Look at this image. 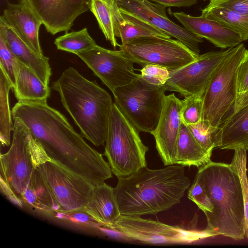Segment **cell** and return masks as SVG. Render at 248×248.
<instances>
[{
	"instance_id": "7",
	"label": "cell",
	"mask_w": 248,
	"mask_h": 248,
	"mask_svg": "<svg viewBox=\"0 0 248 248\" xmlns=\"http://www.w3.org/2000/svg\"><path fill=\"white\" fill-rule=\"evenodd\" d=\"M13 120L12 145L6 153L0 155L1 190L13 202L22 207L25 192L36 167L28 148V130L19 119Z\"/></svg>"
},
{
	"instance_id": "12",
	"label": "cell",
	"mask_w": 248,
	"mask_h": 248,
	"mask_svg": "<svg viewBox=\"0 0 248 248\" xmlns=\"http://www.w3.org/2000/svg\"><path fill=\"white\" fill-rule=\"evenodd\" d=\"M80 58L112 93L138 78L135 72V62L123 50H111L98 45L78 53Z\"/></svg>"
},
{
	"instance_id": "30",
	"label": "cell",
	"mask_w": 248,
	"mask_h": 248,
	"mask_svg": "<svg viewBox=\"0 0 248 248\" xmlns=\"http://www.w3.org/2000/svg\"><path fill=\"white\" fill-rule=\"evenodd\" d=\"M187 125L200 146L208 154L212 155L213 150L217 147V136L219 127L212 125L209 121L205 119Z\"/></svg>"
},
{
	"instance_id": "25",
	"label": "cell",
	"mask_w": 248,
	"mask_h": 248,
	"mask_svg": "<svg viewBox=\"0 0 248 248\" xmlns=\"http://www.w3.org/2000/svg\"><path fill=\"white\" fill-rule=\"evenodd\" d=\"M23 203L36 209L50 212L59 208L36 168L23 196Z\"/></svg>"
},
{
	"instance_id": "17",
	"label": "cell",
	"mask_w": 248,
	"mask_h": 248,
	"mask_svg": "<svg viewBox=\"0 0 248 248\" xmlns=\"http://www.w3.org/2000/svg\"><path fill=\"white\" fill-rule=\"evenodd\" d=\"M1 16L30 48L38 55L44 56L39 41L43 23L27 5L21 0L16 3L7 1Z\"/></svg>"
},
{
	"instance_id": "8",
	"label": "cell",
	"mask_w": 248,
	"mask_h": 248,
	"mask_svg": "<svg viewBox=\"0 0 248 248\" xmlns=\"http://www.w3.org/2000/svg\"><path fill=\"white\" fill-rule=\"evenodd\" d=\"M246 50L242 43L231 47L205 89L202 119L208 120L214 126H220L235 102L236 71Z\"/></svg>"
},
{
	"instance_id": "32",
	"label": "cell",
	"mask_w": 248,
	"mask_h": 248,
	"mask_svg": "<svg viewBox=\"0 0 248 248\" xmlns=\"http://www.w3.org/2000/svg\"><path fill=\"white\" fill-rule=\"evenodd\" d=\"M204 93L192 95L182 100L181 119L187 125L196 124L202 119Z\"/></svg>"
},
{
	"instance_id": "35",
	"label": "cell",
	"mask_w": 248,
	"mask_h": 248,
	"mask_svg": "<svg viewBox=\"0 0 248 248\" xmlns=\"http://www.w3.org/2000/svg\"><path fill=\"white\" fill-rule=\"evenodd\" d=\"M140 72V75L145 80L155 85H164L170 77L168 69L156 65H145Z\"/></svg>"
},
{
	"instance_id": "19",
	"label": "cell",
	"mask_w": 248,
	"mask_h": 248,
	"mask_svg": "<svg viewBox=\"0 0 248 248\" xmlns=\"http://www.w3.org/2000/svg\"><path fill=\"white\" fill-rule=\"evenodd\" d=\"M0 35L17 59L31 69L46 85L51 76L49 58L40 56L30 48L0 17Z\"/></svg>"
},
{
	"instance_id": "5",
	"label": "cell",
	"mask_w": 248,
	"mask_h": 248,
	"mask_svg": "<svg viewBox=\"0 0 248 248\" xmlns=\"http://www.w3.org/2000/svg\"><path fill=\"white\" fill-rule=\"evenodd\" d=\"M139 131L118 106L113 103L108 128L104 155L112 172L124 178L147 166L149 148L141 141Z\"/></svg>"
},
{
	"instance_id": "31",
	"label": "cell",
	"mask_w": 248,
	"mask_h": 248,
	"mask_svg": "<svg viewBox=\"0 0 248 248\" xmlns=\"http://www.w3.org/2000/svg\"><path fill=\"white\" fill-rule=\"evenodd\" d=\"M234 151V155L231 164L235 169L241 184L245 216V236L248 239V178L247 151L242 148H237Z\"/></svg>"
},
{
	"instance_id": "20",
	"label": "cell",
	"mask_w": 248,
	"mask_h": 248,
	"mask_svg": "<svg viewBox=\"0 0 248 248\" xmlns=\"http://www.w3.org/2000/svg\"><path fill=\"white\" fill-rule=\"evenodd\" d=\"M114 27L115 36L121 39V45L140 37L171 38L167 33L141 17L120 8L118 1L114 8Z\"/></svg>"
},
{
	"instance_id": "13",
	"label": "cell",
	"mask_w": 248,
	"mask_h": 248,
	"mask_svg": "<svg viewBox=\"0 0 248 248\" xmlns=\"http://www.w3.org/2000/svg\"><path fill=\"white\" fill-rule=\"evenodd\" d=\"M231 48L199 55L195 60L183 67L169 71V78L164 85L166 91L177 92L185 97L204 93L212 76Z\"/></svg>"
},
{
	"instance_id": "1",
	"label": "cell",
	"mask_w": 248,
	"mask_h": 248,
	"mask_svg": "<svg viewBox=\"0 0 248 248\" xmlns=\"http://www.w3.org/2000/svg\"><path fill=\"white\" fill-rule=\"evenodd\" d=\"M51 161L86 179L94 186L112 177L102 155L91 147L66 117L47 101H18L12 110Z\"/></svg>"
},
{
	"instance_id": "29",
	"label": "cell",
	"mask_w": 248,
	"mask_h": 248,
	"mask_svg": "<svg viewBox=\"0 0 248 248\" xmlns=\"http://www.w3.org/2000/svg\"><path fill=\"white\" fill-rule=\"evenodd\" d=\"M54 44L58 49L76 55L89 50L97 45L86 28L78 31L65 32L56 38Z\"/></svg>"
},
{
	"instance_id": "15",
	"label": "cell",
	"mask_w": 248,
	"mask_h": 248,
	"mask_svg": "<svg viewBox=\"0 0 248 248\" xmlns=\"http://www.w3.org/2000/svg\"><path fill=\"white\" fill-rule=\"evenodd\" d=\"M118 3L120 8L141 17L200 55L199 46L203 38L171 21L167 16L165 6L148 0H118Z\"/></svg>"
},
{
	"instance_id": "28",
	"label": "cell",
	"mask_w": 248,
	"mask_h": 248,
	"mask_svg": "<svg viewBox=\"0 0 248 248\" xmlns=\"http://www.w3.org/2000/svg\"><path fill=\"white\" fill-rule=\"evenodd\" d=\"M12 86L3 70L0 68V140L3 146L10 145V134L14 124L9 101Z\"/></svg>"
},
{
	"instance_id": "6",
	"label": "cell",
	"mask_w": 248,
	"mask_h": 248,
	"mask_svg": "<svg viewBox=\"0 0 248 248\" xmlns=\"http://www.w3.org/2000/svg\"><path fill=\"white\" fill-rule=\"evenodd\" d=\"M166 88L149 83L140 76L116 88L115 103L139 132L151 133L156 127L165 99Z\"/></svg>"
},
{
	"instance_id": "27",
	"label": "cell",
	"mask_w": 248,
	"mask_h": 248,
	"mask_svg": "<svg viewBox=\"0 0 248 248\" xmlns=\"http://www.w3.org/2000/svg\"><path fill=\"white\" fill-rule=\"evenodd\" d=\"M118 0H89V8L94 16L106 40L114 48L120 46L114 31V8Z\"/></svg>"
},
{
	"instance_id": "33",
	"label": "cell",
	"mask_w": 248,
	"mask_h": 248,
	"mask_svg": "<svg viewBox=\"0 0 248 248\" xmlns=\"http://www.w3.org/2000/svg\"><path fill=\"white\" fill-rule=\"evenodd\" d=\"M18 60L0 35V68L11 83L12 89L15 86Z\"/></svg>"
},
{
	"instance_id": "9",
	"label": "cell",
	"mask_w": 248,
	"mask_h": 248,
	"mask_svg": "<svg viewBox=\"0 0 248 248\" xmlns=\"http://www.w3.org/2000/svg\"><path fill=\"white\" fill-rule=\"evenodd\" d=\"M113 229L129 239L152 244H188L218 235L216 232L206 229L191 230L138 216L121 215Z\"/></svg>"
},
{
	"instance_id": "37",
	"label": "cell",
	"mask_w": 248,
	"mask_h": 248,
	"mask_svg": "<svg viewBox=\"0 0 248 248\" xmlns=\"http://www.w3.org/2000/svg\"><path fill=\"white\" fill-rule=\"evenodd\" d=\"M206 7L227 8L248 16V0H210Z\"/></svg>"
},
{
	"instance_id": "4",
	"label": "cell",
	"mask_w": 248,
	"mask_h": 248,
	"mask_svg": "<svg viewBox=\"0 0 248 248\" xmlns=\"http://www.w3.org/2000/svg\"><path fill=\"white\" fill-rule=\"evenodd\" d=\"M195 179L212 205L205 229L236 241L245 236L243 198L239 177L232 164L211 160L198 168Z\"/></svg>"
},
{
	"instance_id": "23",
	"label": "cell",
	"mask_w": 248,
	"mask_h": 248,
	"mask_svg": "<svg viewBox=\"0 0 248 248\" xmlns=\"http://www.w3.org/2000/svg\"><path fill=\"white\" fill-rule=\"evenodd\" d=\"M211 156L200 146L188 125L182 120L172 157L173 165L199 168L210 161Z\"/></svg>"
},
{
	"instance_id": "11",
	"label": "cell",
	"mask_w": 248,
	"mask_h": 248,
	"mask_svg": "<svg viewBox=\"0 0 248 248\" xmlns=\"http://www.w3.org/2000/svg\"><path fill=\"white\" fill-rule=\"evenodd\" d=\"M37 168L59 211L69 213L84 209L94 188L92 184L51 161H46Z\"/></svg>"
},
{
	"instance_id": "34",
	"label": "cell",
	"mask_w": 248,
	"mask_h": 248,
	"mask_svg": "<svg viewBox=\"0 0 248 248\" xmlns=\"http://www.w3.org/2000/svg\"><path fill=\"white\" fill-rule=\"evenodd\" d=\"M188 198L202 210L206 217L212 212V205L203 187L197 180H194L189 187Z\"/></svg>"
},
{
	"instance_id": "16",
	"label": "cell",
	"mask_w": 248,
	"mask_h": 248,
	"mask_svg": "<svg viewBox=\"0 0 248 248\" xmlns=\"http://www.w3.org/2000/svg\"><path fill=\"white\" fill-rule=\"evenodd\" d=\"M182 100L174 93L166 96L157 125L151 133L165 166L173 165L172 157L182 122Z\"/></svg>"
},
{
	"instance_id": "40",
	"label": "cell",
	"mask_w": 248,
	"mask_h": 248,
	"mask_svg": "<svg viewBox=\"0 0 248 248\" xmlns=\"http://www.w3.org/2000/svg\"><path fill=\"white\" fill-rule=\"evenodd\" d=\"M247 105H248V92L236 97L235 102L232 106V112H236Z\"/></svg>"
},
{
	"instance_id": "36",
	"label": "cell",
	"mask_w": 248,
	"mask_h": 248,
	"mask_svg": "<svg viewBox=\"0 0 248 248\" xmlns=\"http://www.w3.org/2000/svg\"><path fill=\"white\" fill-rule=\"evenodd\" d=\"M237 97L248 92V49L240 62L236 71Z\"/></svg>"
},
{
	"instance_id": "18",
	"label": "cell",
	"mask_w": 248,
	"mask_h": 248,
	"mask_svg": "<svg viewBox=\"0 0 248 248\" xmlns=\"http://www.w3.org/2000/svg\"><path fill=\"white\" fill-rule=\"evenodd\" d=\"M173 16L186 30L205 38L221 48L234 47L243 41L237 33L220 23L202 16H194L184 12H175Z\"/></svg>"
},
{
	"instance_id": "41",
	"label": "cell",
	"mask_w": 248,
	"mask_h": 248,
	"mask_svg": "<svg viewBox=\"0 0 248 248\" xmlns=\"http://www.w3.org/2000/svg\"></svg>"
},
{
	"instance_id": "14",
	"label": "cell",
	"mask_w": 248,
	"mask_h": 248,
	"mask_svg": "<svg viewBox=\"0 0 248 248\" xmlns=\"http://www.w3.org/2000/svg\"><path fill=\"white\" fill-rule=\"evenodd\" d=\"M52 35L71 29L75 19L89 10V0H20Z\"/></svg>"
},
{
	"instance_id": "2",
	"label": "cell",
	"mask_w": 248,
	"mask_h": 248,
	"mask_svg": "<svg viewBox=\"0 0 248 248\" xmlns=\"http://www.w3.org/2000/svg\"><path fill=\"white\" fill-rule=\"evenodd\" d=\"M166 166L156 170L146 166L128 176L118 178L113 189L122 215H155L180 202L190 180L184 166Z\"/></svg>"
},
{
	"instance_id": "22",
	"label": "cell",
	"mask_w": 248,
	"mask_h": 248,
	"mask_svg": "<svg viewBox=\"0 0 248 248\" xmlns=\"http://www.w3.org/2000/svg\"><path fill=\"white\" fill-rule=\"evenodd\" d=\"M217 148L248 150V105L230 115L219 126Z\"/></svg>"
},
{
	"instance_id": "26",
	"label": "cell",
	"mask_w": 248,
	"mask_h": 248,
	"mask_svg": "<svg viewBox=\"0 0 248 248\" xmlns=\"http://www.w3.org/2000/svg\"><path fill=\"white\" fill-rule=\"evenodd\" d=\"M201 16L216 21L237 33L242 41L248 40V16L221 7H205Z\"/></svg>"
},
{
	"instance_id": "3",
	"label": "cell",
	"mask_w": 248,
	"mask_h": 248,
	"mask_svg": "<svg viewBox=\"0 0 248 248\" xmlns=\"http://www.w3.org/2000/svg\"><path fill=\"white\" fill-rule=\"evenodd\" d=\"M51 88L59 93L81 135L96 146L103 145L113 103L110 94L96 81L86 79L73 67L52 82Z\"/></svg>"
},
{
	"instance_id": "10",
	"label": "cell",
	"mask_w": 248,
	"mask_h": 248,
	"mask_svg": "<svg viewBox=\"0 0 248 248\" xmlns=\"http://www.w3.org/2000/svg\"><path fill=\"white\" fill-rule=\"evenodd\" d=\"M123 50L135 63L143 66L159 65L173 71L195 60L199 55L178 40L159 37H144L120 45Z\"/></svg>"
},
{
	"instance_id": "38",
	"label": "cell",
	"mask_w": 248,
	"mask_h": 248,
	"mask_svg": "<svg viewBox=\"0 0 248 248\" xmlns=\"http://www.w3.org/2000/svg\"><path fill=\"white\" fill-rule=\"evenodd\" d=\"M27 141L29 152L34 164L36 168L39 165L46 161H51L42 146L33 138L29 130Z\"/></svg>"
},
{
	"instance_id": "21",
	"label": "cell",
	"mask_w": 248,
	"mask_h": 248,
	"mask_svg": "<svg viewBox=\"0 0 248 248\" xmlns=\"http://www.w3.org/2000/svg\"><path fill=\"white\" fill-rule=\"evenodd\" d=\"M82 211L95 221L111 229L121 216L114 189L105 183L94 187Z\"/></svg>"
},
{
	"instance_id": "39",
	"label": "cell",
	"mask_w": 248,
	"mask_h": 248,
	"mask_svg": "<svg viewBox=\"0 0 248 248\" xmlns=\"http://www.w3.org/2000/svg\"><path fill=\"white\" fill-rule=\"evenodd\" d=\"M165 7H190L197 3L198 0H148Z\"/></svg>"
},
{
	"instance_id": "24",
	"label": "cell",
	"mask_w": 248,
	"mask_h": 248,
	"mask_svg": "<svg viewBox=\"0 0 248 248\" xmlns=\"http://www.w3.org/2000/svg\"><path fill=\"white\" fill-rule=\"evenodd\" d=\"M18 101H47L50 90L29 68L18 60L13 89Z\"/></svg>"
}]
</instances>
